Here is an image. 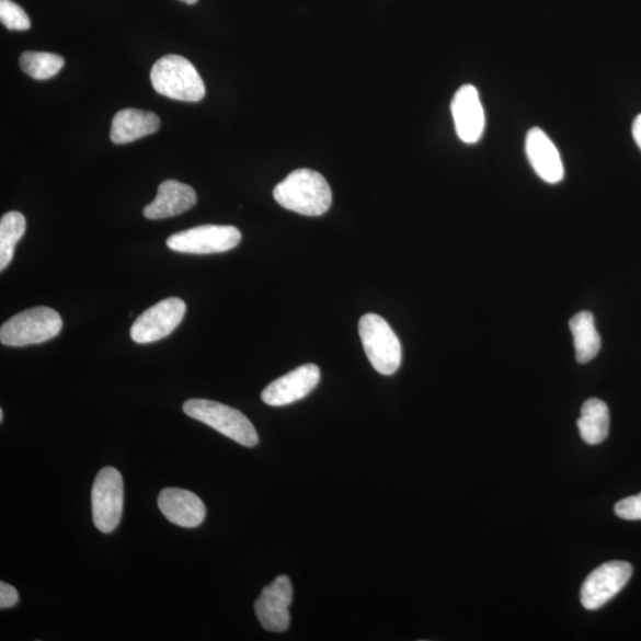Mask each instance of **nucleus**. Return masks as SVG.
<instances>
[{"mask_svg": "<svg viewBox=\"0 0 641 641\" xmlns=\"http://www.w3.org/2000/svg\"><path fill=\"white\" fill-rule=\"evenodd\" d=\"M570 331L574 337L576 360L587 364L600 352L602 339L598 335L595 322L590 311H581L570 320Z\"/></svg>", "mask_w": 641, "mask_h": 641, "instance_id": "obj_18", "label": "nucleus"}, {"mask_svg": "<svg viewBox=\"0 0 641 641\" xmlns=\"http://www.w3.org/2000/svg\"><path fill=\"white\" fill-rule=\"evenodd\" d=\"M616 515L627 520H641V493L629 496L617 503Z\"/></svg>", "mask_w": 641, "mask_h": 641, "instance_id": "obj_22", "label": "nucleus"}, {"mask_svg": "<svg viewBox=\"0 0 641 641\" xmlns=\"http://www.w3.org/2000/svg\"><path fill=\"white\" fill-rule=\"evenodd\" d=\"M187 306L181 298L171 297L141 313L131 327V339L146 345L173 333L182 322Z\"/></svg>", "mask_w": 641, "mask_h": 641, "instance_id": "obj_8", "label": "nucleus"}, {"mask_svg": "<svg viewBox=\"0 0 641 641\" xmlns=\"http://www.w3.org/2000/svg\"><path fill=\"white\" fill-rule=\"evenodd\" d=\"M285 209L307 217H320L332 206V191L325 179L310 169L293 171L274 191Z\"/></svg>", "mask_w": 641, "mask_h": 641, "instance_id": "obj_1", "label": "nucleus"}, {"mask_svg": "<svg viewBox=\"0 0 641 641\" xmlns=\"http://www.w3.org/2000/svg\"><path fill=\"white\" fill-rule=\"evenodd\" d=\"M19 600L20 595L16 588L5 582H0V608L7 609L16 606Z\"/></svg>", "mask_w": 641, "mask_h": 641, "instance_id": "obj_23", "label": "nucleus"}, {"mask_svg": "<svg viewBox=\"0 0 641 641\" xmlns=\"http://www.w3.org/2000/svg\"><path fill=\"white\" fill-rule=\"evenodd\" d=\"M240 240L241 233L234 226L204 225L171 236L167 247L181 253L211 254L230 251Z\"/></svg>", "mask_w": 641, "mask_h": 641, "instance_id": "obj_7", "label": "nucleus"}, {"mask_svg": "<svg viewBox=\"0 0 641 641\" xmlns=\"http://www.w3.org/2000/svg\"><path fill=\"white\" fill-rule=\"evenodd\" d=\"M359 334L367 359L377 373L396 374L402 363V346L389 323L376 313H366L359 322Z\"/></svg>", "mask_w": 641, "mask_h": 641, "instance_id": "obj_5", "label": "nucleus"}, {"mask_svg": "<svg viewBox=\"0 0 641 641\" xmlns=\"http://www.w3.org/2000/svg\"><path fill=\"white\" fill-rule=\"evenodd\" d=\"M62 325L60 313L51 308L27 309L2 325L0 342L9 347L42 344L59 335Z\"/></svg>", "mask_w": 641, "mask_h": 641, "instance_id": "obj_4", "label": "nucleus"}, {"mask_svg": "<svg viewBox=\"0 0 641 641\" xmlns=\"http://www.w3.org/2000/svg\"><path fill=\"white\" fill-rule=\"evenodd\" d=\"M161 121L153 112L125 108L114 116L111 139L114 145H126L160 130Z\"/></svg>", "mask_w": 641, "mask_h": 641, "instance_id": "obj_16", "label": "nucleus"}, {"mask_svg": "<svg viewBox=\"0 0 641 641\" xmlns=\"http://www.w3.org/2000/svg\"><path fill=\"white\" fill-rule=\"evenodd\" d=\"M20 66L25 75L43 81L59 73L65 66V59L54 53L25 51L20 57Z\"/></svg>", "mask_w": 641, "mask_h": 641, "instance_id": "obj_20", "label": "nucleus"}, {"mask_svg": "<svg viewBox=\"0 0 641 641\" xmlns=\"http://www.w3.org/2000/svg\"><path fill=\"white\" fill-rule=\"evenodd\" d=\"M632 572V565L622 561H611L596 568L583 583V607L590 610L602 608L629 583Z\"/></svg>", "mask_w": 641, "mask_h": 641, "instance_id": "obj_9", "label": "nucleus"}, {"mask_svg": "<svg viewBox=\"0 0 641 641\" xmlns=\"http://www.w3.org/2000/svg\"><path fill=\"white\" fill-rule=\"evenodd\" d=\"M124 506V482L119 470L105 467L98 473L92 490L93 520L99 531L117 529Z\"/></svg>", "mask_w": 641, "mask_h": 641, "instance_id": "obj_6", "label": "nucleus"}, {"mask_svg": "<svg viewBox=\"0 0 641 641\" xmlns=\"http://www.w3.org/2000/svg\"><path fill=\"white\" fill-rule=\"evenodd\" d=\"M26 230V221L22 213L9 211L0 220V271L11 263L18 242Z\"/></svg>", "mask_w": 641, "mask_h": 641, "instance_id": "obj_19", "label": "nucleus"}, {"mask_svg": "<svg viewBox=\"0 0 641 641\" xmlns=\"http://www.w3.org/2000/svg\"><path fill=\"white\" fill-rule=\"evenodd\" d=\"M580 434L586 444L600 445L609 433V410L602 399L591 398L582 405L577 421Z\"/></svg>", "mask_w": 641, "mask_h": 641, "instance_id": "obj_17", "label": "nucleus"}, {"mask_svg": "<svg viewBox=\"0 0 641 641\" xmlns=\"http://www.w3.org/2000/svg\"><path fill=\"white\" fill-rule=\"evenodd\" d=\"M181 2H183L185 4L193 5V4H196L198 2V0H181Z\"/></svg>", "mask_w": 641, "mask_h": 641, "instance_id": "obj_25", "label": "nucleus"}, {"mask_svg": "<svg viewBox=\"0 0 641 641\" xmlns=\"http://www.w3.org/2000/svg\"><path fill=\"white\" fill-rule=\"evenodd\" d=\"M164 517L178 526L196 527L206 518V507L196 494L181 489H165L159 495Z\"/></svg>", "mask_w": 641, "mask_h": 641, "instance_id": "obj_14", "label": "nucleus"}, {"mask_svg": "<svg viewBox=\"0 0 641 641\" xmlns=\"http://www.w3.org/2000/svg\"><path fill=\"white\" fill-rule=\"evenodd\" d=\"M185 415L203 422L224 436L245 447L259 445L253 424L239 410L207 399H190L183 404Z\"/></svg>", "mask_w": 641, "mask_h": 641, "instance_id": "obj_3", "label": "nucleus"}, {"mask_svg": "<svg viewBox=\"0 0 641 641\" xmlns=\"http://www.w3.org/2000/svg\"><path fill=\"white\" fill-rule=\"evenodd\" d=\"M0 20L9 31L25 32L32 26L26 12L12 0H0Z\"/></svg>", "mask_w": 641, "mask_h": 641, "instance_id": "obj_21", "label": "nucleus"}, {"mask_svg": "<svg viewBox=\"0 0 641 641\" xmlns=\"http://www.w3.org/2000/svg\"><path fill=\"white\" fill-rule=\"evenodd\" d=\"M197 196L188 184L175 180L161 183L159 193L142 214L150 220H161L180 216L196 205Z\"/></svg>", "mask_w": 641, "mask_h": 641, "instance_id": "obj_15", "label": "nucleus"}, {"mask_svg": "<svg viewBox=\"0 0 641 641\" xmlns=\"http://www.w3.org/2000/svg\"><path fill=\"white\" fill-rule=\"evenodd\" d=\"M451 114L456 134L466 145H476L487 126L480 95L473 84H465L455 93Z\"/></svg>", "mask_w": 641, "mask_h": 641, "instance_id": "obj_12", "label": "nucleus"}, {"mask_svg": "<svg viewBox=\"0 0 641 641\" xmlns=\"http://www.w3.org/2000/svg\"><path fill=\"white\" fill-rule=\"evenodd\" d=\"M321 373L317 365L299 366L285 375L262 392L263 402L270 407H285L301 401L320 382Z\"/></svg>", "mask_w": 641, "mask_h": 641, "instance_id": "obj_11", "label": "nucleus"}, {"mask_svg": "<svg viewBox=\"0 0 641 641\" xmlns=\"http://www.w3.org/2000/svg\"><path fill=\"white\" fill-rule=\"evenodd\" d=\"M632 135L637 142V146L641 150V114H639V116L633 122Z\"/></svg>", "mask_w": 641, "mask_h": 641, "instance_id": "obj_24", "label": "nucleus"}, {"mask_svg": "<svg viewBox=\"0 0 641 641\" xmlns=\"http://www.w3.org/2000/svg\"><path fill=\"white\" fill-rule=\"evenodd\" d=\"M293 604V586L288 576H278L265 587L254 604L256 618L265 630L284 632L290 625L289 608Z\"/></svg>", "mask_w": 641, "mask_h": 641, "instance_id": "obj_10", "label": "nucleus"}, {"mask_svg": "<svg viewBox=\"0 0 641 641\" xmlns=\"http://www.w3.org/2000/svg\"><path fill=\"white\" fill-rule=\"evenodd\" d=\"M157 93L179 102L197 103L206 95V88L191 61L180 55H167L157 61L150 73Z\"/></svg>", "mask_w": 641, "mask_h": 641, "instance_id": "obj_2", "label": "nucleus"}, {"mask_svg": "<svg viewBox=\"0 0 641 641\" xmlns=\"http://www.w3.org/2000/svg\"><path fill=\"white\" fill-rule=\"evenodd\" d=\"M4 421V411L3 409H0V422Z\"/></svg>", "mask_w": 641, "mask_h": 641, "instance_id": "obj_26", "label": "nucleus"}, {"mask_svg": "<svg viewBox=\"0 0 641 641\" xmlns=\"http://www.w3.org/2000/svg\"><path fill=\"white\" fill-rule=\"evenodd\" d=\"M525 152L535 173L549 184H558L564 178V165L558 148L539 127H534L525 138Z\"/></svg>", "mask_w": 641, "mask_h": 641, "instance_id": "obj_13", "label": "nucleus"}]
</instances>
